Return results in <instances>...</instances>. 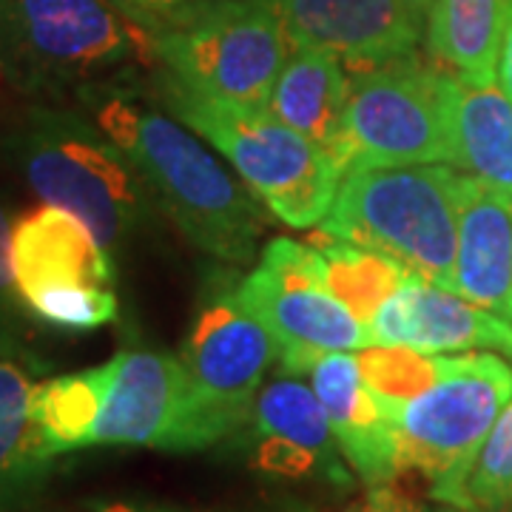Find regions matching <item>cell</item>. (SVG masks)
<instances>
[{"instance_id":"1","label":"cell","mask_w":512,"mask_h":512,"mask_svg":"<svg viewBox=\"0 0 512 512\" xmlns=\"http://www.w3.org/2000/svg\"><path fill=\"white\" fill-rule=\"evenodd\" d=\"M74 103L123 148L146 180L160 214L202 254L248 265L265 234L262 202L200 143V134L160 103L137 72H123L74 92Z\"/></svg>"},{"instance_id":"2","label":"cell","mask_w":512,"mask_h":512,"mask_svg":"<svg viewBox=\"0 0 512 512\" xmlns=\"http://www.w3.org/2000/svg\"><path fill=\"white\" fill-rule=\"evenodd\" d=\"M6 151L37 197L77 214L111 256L160 214L123 148L80 109L35 103L9 131Z\"/></svg>"},{"instance_id":"3","label":"cell","mask_w":512,"mask_h":512,"mask_svg":"<svg viewBox=\"0 0 512 512\" xmlns=\"http://www.w3.org/2000/svg\"><path fill=\"white\" fill-rule=\"evenodd\" d=\"M154 66L151 32L109 0H0V77L23 97L52 103Z\"/></svg>"},{"instance_id":"4","label":"cell","mask_w":512,"mask_h":512,"mask_svg":"<svg viewBox=\"0 0 512 512\" xmlns=\"http://www.w3.org/2000/svg\"><path fill=\"white\" fill-rule=\"evenodd\" d=\"M151 72V89L165 109L217 148L274 217L291 228H316L328 217L345 174L328 151L268 109L217 100L177 83L163 69Z\"/></svg>"},{"instance_id":"5","label":"cell","mask_w":512,"mask_h":512,"mask_svg":"<svg viewBox=\"0 0 512 512\" xmlns=\"http://www.w3.org/2000/svg\"><path fill=\"white\" fill-rule=\"evenodd\" d=\"M458 217L461 171L450 165H356L342 174L319 231L370 245L456 291Z\"/></svg>"},{"instance_id":"6","label":"cell","mask_w":512,"mask_h":512,"mask_svg":"<svg viewBox=\"0 0 512 512\" xmlns=\"http://www.w3.org/2000/svg\"><path fill=\"white\" fill-rule=\"evenodd\" d=\"M510 399L512 367L501 356H447V370L430 390L410 402H384L402 470H416L436 501L458 504L464 478Z\"/></svg>"},{"instance_id":"7","label":"cell","mask_w":512,"mask_h":512,"mask_svg":"<svg viewBox=\"0 0 512 512\" xmlns=\"http://www.w3.org/2000/svg\"><path fill=\"white\" fill-rule=\"evenodd\" d=\"M165 74L194 92L268 109L291 43L259 0H197L151 35Z\"/></svg>"},{"instance_id":"8","label":"cell","mask_w":512,"mask_h":512,"mask_svg":"<svg viewBox=\"0 0 512 512\" xmlns=\"http://www.w3.org/2000/svg\"><path fill=\"white\" fill-rule=\"evenodd\" d=\"M239 276L214 271L183 339L180 362L191 384L197 450L237 439L279 359L274 333L242 305Z\"/></svg>"},{"instance_id":"9","label":"cell","mask_w":512,"mask_h":512,"mask_svg":"<svg viewBox=\"0 0 512 512\" xmlns=\"http://www.w3.org/2000/svg\"><path fill=\"white\" fill-rule=\"evenodd\" d=\"M458 77L413 55L350 72L345 171L356 165H453Z\"/></svg>"},{"instance_id":"10","label":"cell","mask_w":512,"mask_h":512,"mask_svg":"<svg viewBox=\"0 0 512 512\" xmlns=\"http://www.w3.org/2000/svg\"><path fill=\"white\" fill-rule=\"evenodd\" d=\"M12 274L23 308L63 330H94L120 316L114 256L77 214L46 205L12 231Z\"/></svg>"},{"instance_id":"11","label":"cell","mask_w":512,"mask_h":512,"mask_svg":"<svg viewBox=\"0 0 512 512\" xmlns=\"http://www.w3.org/2000/svg\"><path fill=\"white\" fill-rule=\"evenodd\" d=\"M242 305L274 333L282 370L308 376L322 356L370 345V333L330 293L325 259L313 245L271 239L256 268L239 276Z\"/></svg>"},{"instance_id":"12","label":"cell","mask_w":512,"mask_h":512,"mask_svg":"<svg viewBox=\"0 0 512 512\" xmlns=\"http://www.w3.org/2000/svg\"><path fill=\"white\" fill-rule=\"evenodd\" d=\"M237 439L251 470L274 481L348 490L353 470L330 430L328 413L302 376L282 370L262 384L251 419Z\"/></svg>"},{"instance_id":"13","label":"cell","mask_w":512,"mask_h":512,"mask_svg":"<svg viewBox=\"0 0 512 512\" xmlns=\"http://www.w3.org/2000/svg\"><path fill=\"white\" fill-rule=\"evenodd\" d=\"M89 447H151L194 453V404L180 356L120 350Z\"/></svg>"},{"instance_id":"14","label":"cell","mask_w":512,"mask_h":512,"mask_svg":"<svg viewBox=\"0 0 512 512\" xmlns=\"http://www.w3.org/2000/svg\"><path fill=\"white\" fill-rule=\"evenodd\" d=\"M282 23L291 46L336 55L350 72L419 49L424 29L402 0H259Z\"/></svg>"},{"instance_id":"15","label":"cell","mask_w":512,"mask_h":512,"mask_svg":"<svg viewBox=\"0 0 512 512\" xmlns=\"http://www.w3.org/2000/svg\"><path fill=\"white\" fill-rule=\"evenodd\" d=\"M370 345H402L421 353L498 350L512 359V322L413 274L367 325Z\"/></svg>"},{"instance_id":"16","label":"cell","mask_w":512,"mask_h":512,"mask_svg":"<svg viewBox=\"0 0 512 512\" xmlns=\"http://www.w3.org/2000/svg\"><path fill=\"white\" fill-rule=\"evenodd\" d=\"M308 379L353 476L365 487L390 484L402 476L393 421L382 399L362 379L356 356L328 353L308 370Z\"/></svg>"},{"instance_id":"17","label":"cell","mask_w":512,"mask_h":512,"mask_svg":"<svg viewBox=\"0 0 512 512\" xmlns=\"http://www.w3.org/2000/svg\"><path fill=\"white\" fill-rule=\"evenodd\" d=\"M456 293L512 322V197L464 171Z\"/></svg>"},{"instance_id":"18","label":"cell","mask_w":512,"mask_h":512,"mask_svg":"<svg viewBox=\"0 0 512 512\" xmlns=\"http://www.w3.org/2000/svg\"><path fill=\"white\" fill-rule=\"evenodd\" d=\"M350 100L348 66L330 52L291 46L276 77L268 111L285 126L328 151L345 171V117Z\"/></svg>"},{"instance_id":"19","label":"cell","mask_w":512,"mask_h":512,"mask_svg":"<svg viewBox=\"0 0 512 512\" xmlns=\"http://www.w3.org/2000/svg\"><path fill=\"white\" fill-rule=\"evenodd\" d=\"M35 384L29 367L0 356V512L29 510L55 470L32 416Z\"/></svg>"},{"instance_id":"20","label":"cell","mask_w":512,"mask_h":512,"mask_svg":"<svg viewBox=\"0 0 512 512\" xmlns=\"http://www.w3.org/2000/svg\"><path fill=\"white\" fill-rule=\"evenodd\" d=\"M512 0H436L424 43L433 63L467 86H493Z\"/></svg>"},{"instance_id":"21","label":"cell","mask_w":512,"mask_h":512,"mask_svg":"<svg viewBox=\"0 0 512 512\" xmlns=\"http://www.w3.org/2000/svg\"><path fill=\"white\" fill-rule=\"evenodd\" d=\"M453 165L512 197V97L501 86L456 83Z\"/></svg>"},{"instance_id":"22","label":"cell","mask_w":512,"mask_h":512,"mask_svg":"<svg viewBox=\"0 0 512 512\" xmlns=\"http://www.w3.org/2000/svg\"><path fill=\"white\" fill-rule=\"evenodd\" d=\"M114 362L52 376L35 384L32 393V416H35L40 439L55 458L86 450L92 439L94 421L103 410L109 390Z\"/></svg>"},{"instance_id":"23","label":"cell","mask_w":512,"mask_h":512,"mask_svg":"<svg viewBox=\"0 0 512 512\" xmlns=\"http://www.w3.org/2000/svg\"><path fill=\"white\" fill-rule=\"evenodd\" d=\"M311 245L325 259V279L330 293L348 308L362 325H370L382 305L413 276L399 259L382 254L353 239L319 231Z\"/></svg>"},{"instance_id":"24","label":"cell","mask_w":512,"mask_h":512,"mask_svg":"<svg viewBox=\"0 0 512 512\" xmlns=\"http://www.w3.org/2000/svg\"><path fill=\"white\" fill-rule=\"evenodd\" d=\"M365 384L387 404H402L421 396L447 370V356H433L402 345H365L356 353Z\"/></svg>"},{"instance_id":"25","label":"cell","mask_w":512,"mask_h":512,"mask_svg":"<svg viewBox=\"0 0 512 512\" xmlns=\"http://www.w3.org/2000/svg\"><path fill=\"white\" fill-rule=\"evenodd\" d=\"M456 507L473 512H510L512 507V399L495 419L478 450Z\"/></svg>"},{"instance_id":"26","label":"cell","mask_w":512,"mask_h":512,"mask_svg":"<svg viewBox=\"0 0 512 512\" xmlns=\"http://www.w3.org/2000/svg\"><path fill=\"white\" fill-rule=\"evenodd\" d=\"M12 231L15 225L9 222L6 208L0 205V333L3 336H18L29 313L20 302L15 274H12Z\"/></svg>"},{"instance_id":"27","label":"cell","mask_w":512,"mask_h":512,"mask_svg":"<svg viewBox=\"0 0 512 512\" xmlns=\"http://www.w3.org/2000/svg\"><path fill=\"white\" fill-rule=\"evenodd\" d=\"M109 3L128 20H134L137 26H143L154 35L197 0H109Z\"/></svg>"},{"instance_id":"28","label":"cell","mask_w":512,"mask_h":512,"mask_svg":"<svg viewBox=\"0 0 512 512\" xmlns=\"http://www.w3.org/2000/svg\"><path fill=\"white\" fill-rule=\"evenodd\" d=\"M345 512H424V507L419 498H413L396 481H390L379 487H367V493L356 498Z\"/></svg>"},{"instance_id":"29","label":"cell","mask_w":512,"mask_h":512,"mask_svg":"<svg viewBox=\"0 0 512 512\" xmlns=\"http://www.w3.org/2000/svg\"><path fill=\"white\" fill-rule=\"evenodd\" d=\"M86 512H285V510H191V507H174V504H157L146 498H106L94 501ZM296 512V510H293Z\"/></svg>"},{"instance_id":"30","label":"cell","mask_w":512,"mask_h":512,"mask_svg":"<svg viewBox=\"0 0 512 512\" xmlns=\"http://www.w3.org/2000/svg\"><path fill=\"white\" fill-rule=\"evenodd\" d=\"M495 83L512 97V6L507 15V26L501 35V49H498V72H495Z\"/></svg>"},{"instance_id":"31","label":"cell","mask_w":512,"mask_h":512,"mask_svg":"<svg viewBox=\"0 0 512 512\" xmlns=\"http://www.w3.org/2000/svg\"><path fill=\"white\" fill-rule=\"evenodd\" d=\"M402 3L407 6V12L413 15V20L419 23L421 29H427V18H430L436 0H402Z\"/></svg>"},{"instance_id":"32","label":"cell","mask_w":512,"mask_h":512,"mask_svg":"<svg viewBox=\"0 0 512 512\" xmlns=\"http://www.w3.org/2000/svg\"><path fill=\"white\" fill-rule=\"evenodd\" d=\"M424 512H473V510H464V507H456V504H441L439 507H433V510H424Z\"/></svg>"},{"instance_id":"33","label":"cell","mask_w":512,"mask_h":512,"mask_svg":"<svg viewBox=\"0 0 512 512\" xmlns=\"http://www.w3.org/2000/svg\"><path fill=\"white\" fill-rule=\"evenodd\" d=\"M510 512H512V507H510Z\"/></svg>"}]
</instances>
